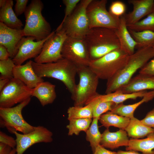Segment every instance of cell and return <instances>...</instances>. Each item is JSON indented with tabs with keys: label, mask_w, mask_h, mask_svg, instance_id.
<instances>
[{
	"label": "cell",
	"mask_w": 154,
	"mask_h": 154,
	"mask_svg": "<svg viewBox=\"0 0 154 154\" xmlns=\"http://www.w3.org/2000/svg\"><path fill=\"white\" fill-rule=\"evenodd\" d=\"M32 66L39 77H46L58 80L62 82L71 94L74 95L76 84V76L78 67L68 60L63 58L55 62L40 64L32 61Z\"/></svg>",
	"instance_id": "6da1fadb"
},
{
	"label": "cell",
	"mask_w": 154,
	"mask_h": 154,
	"mask_svg": "<svg viewBox=\"0 0 154 154\" xmlns=\"http://www.w3.org/2000/svg\"><path fill=\"white\" fill-rule=\"evenodd\" d=\"M154 57V48L137 49L129 55L125 65L115 75L107 80L106 94L114 92L127 84L133 75Z\"/></svg>",
	"instance_id": "7a4b0ae2"
},
{
	"label": "cell",
	"mask_w": 154,
	"mask_h": 154,
	"mask_svg": "<svg viewBox=\"0 0 154 154\" xmlns=\"http://www.w3.org/2000/svg\"><path fill=\"white\" fill-rule=\"evenodd\" d=\"M91 61L98 59L114 50L120 48L115 30L96 27L90 29L84 38Z\"/></svg>",
	"instance_id": "3957f363"
},
{
	"label": "cell",
	"mask_w": 154,
	"mask_h": 154,
	"mask_svg": "<svg viewBox=\"0 0 154 154\" xmlns=\"http://www.w3.org/2000/svg\"><path fill=\"white\" fill-rule=\"evenodd\" d=\"M43 4L40 0H32L24 13L26 22L23 29L24 36L34 37L37 41L47 38L51 33L49 23L43 17Z\"/></svg>",
	"instance_id": "277c9868"
},
{
	"label": "cell",
	"mask_w": 154,
	"mask_h": 154,
	"mask_svg": "<svg viewBox=\"0 0 154 154\" xmlns=\"http://www.w3.org/2000/svg\"><path fill=\"white\" fill-rule=\"evenodd\" d=\"M129 56L120 48L98 59L91 61L88 66L99 79L107 80L125 65Z\"/></svg>",
	"instance_id": "5b68a950"
},
{
	"label": "cell",
	"mask_w": 154,
	"mask_h": 154,
	"mask_svg": "<svg viewBox=\"0 0 154 154\" xmlns=\"http://www.w3.org/2000/svg\"><path fill=\"white\" fill-rule=\"evenodd\" d=\"M91 1L80 0L72 14L59 25L56 31L62 28L67 36L84 39L90 29L86 10Z\"/></svg>",
	"instance_id": "8992f818"
},
{
	"label": "cell",
	"mask_w": 154,
	"mask_h": 154,
	"mask_svg": "<svg viewBox=\"0 0 154 154\" xmlns=\"http://www.w3.org/2000/svg\"><path fill=\"white\" fill-rule=\"evenodd\" d=\"M31 98L10 108H0V126L5 128L10 133L19 132L26 134L33 131L35 128L27 122L22 114L23 109L30 103Z\"/></svg>",
	"instance_id": "52a82bcc"
},
{
	"label": "cell",
	"mask_w": 154,
	"mask_h": 154,
	"mask_svg": "<svg viewBox=\"0 0 154 154\" xmlns=\"http://www.w3.org/2000/svg\"><path fill=\"white\" fill-rule=\"evenodd\" d=\"M77 67L79 81L76 84L74 95L72 98L74 106L82 107L98 94L96 90L99 79L89 66Z\"/></svg>",
	"instance_id": "ba28073f"
},
{
	"label": "cell",
	"mask_w": 154,
	"mask_h": 154,
	"mask_svg": "<svg viewBox=\"0 0 154 154\" xmlns=\"http://www.w3.org/2000/svg\"><path fill=\"white\" fill-rule=\"evenodd\" d=\"M107 0H92L87 7L86 13L90 29L105 28L114 30L118 27L120 18L112 16L106 8Z\"/></svg>",
	"instance_id": "9c48e42d"
},
{
	"label": "cell",
	"mask_w": 154,
	"mask_h": 154,
	"mask_svg": "<svg viewBox=\"0 0 154 154\" xmlns=\"http://www.w3.org/2000/svg\"><path fill=\"white\" fill-rule=\"evenodd\" d=\"M0 92V108H7L31 98L33 89L13 77Z\"/></svg>",
	"instance_id": "30bf717a"
},
{
	"label": "cell",
	"mask_w": 154,
	"mask_h": 154,
	"mask_svg": "<svg viewBox=\"0 0 154 154\" xmlns=\"http://www.w3.org/2000/svg\"><path fill=\"white\" fill-rule=\"evenodd\" d=\"M62 58L77 67L88 66L91 61L87 45L84 39L67 37L63 44Z\"/></svg>",
	"instance_id": "8fae6325"
},
{
	"label": "cell",
	"mask_w": 154,
	"mask_h": 154,
	"mask_svg": "<svg viewBox=\"0 0 154 154\" xmlns=\"http://www.w3.org/2000/svg\"><path fill=\"white\" fill-rule=\"evenodd\" d=\"M67 37L63 28L55 31L45 42L40 52L34 58V61L38 63H46L55 62L62 58V48Z\"/></svg>",
	"instance_id": "7c38bea8"
},
{
	"label": "cell",
	"mask_w": 154,
	"mask_h": 154,
	"mask_svg": "<svg viewBox=\"0 0 154 154\" xmlns=\"http://www.w3.org/2000/svg\"><path fill=\"white\" fill-rule=\"evenodd\" d=\"M17 142V154H23L32 145L38 143L51 142L53 133L46 128L41 125L35 126L32 131L26 134L15 132Z\"/></svg>",
	"instance_id": "4fadbf2b"
},
{
	"label": "cell",
	"mask_w": 154,
	"mask_h": 154,
	"mask_svg": "<svg viewBox=\"0 0 154 154\" xmlns=\"http://www.w3.org/2000/svg\"><path fill=\"white\" fill-rule=\"evenodd\" d=\"M55 32H52L46 38L37 41H34L35 39L32 37H23L17 44V53L12 59L15 64L22 65L28 59L36 57L40 52L45 42Z\"/></svg>",
	"instance_id": "5bb4252c"
},
{
	"label": "cell",
	"mask_w": 154,
	"mask_h": 154,
	"mask_svg": "<svg viewBox=\"0 0 154 154\" xmlns=\"http://www.w3.org/2000/svg\"><path fill=\"white\" fill-rule=\"evenodd\" d=\"M24 36L23 29H12L0 22V45L6 48L11 58L17 53V44Z\"/></svg>",
	"instance_id": "9a60e30c"
},
{
	"label": "cell",
	"mask_w": 154,
	"mask_h": 154,
	"mask_svg": "<svg viewBox=\"0 0 154 154\" xmlns=\"http://www.w3.org/2000/svg\"><path fill=\"white\" fill-rule=\"evenodd\" d=\"M32 61L30 60L24 64L15 65L13 70V77L20 80L31 89L34 88L44 81L35 73L32 66Z\"/></svg>",
	"instance_id": "2e32d148"
},
{
	"label": "cell",
	"mask_w": 154,
	"mask_h": 154,
	"mask_svg": "<svg viewBox=\"0 0 154 154\" xmlns=\"http://www.w3.org/2000/svg\"><path fill=\"white\" fill-rule=\"evenodd\" d=\"M153 0H129L128 3L133 6V10L123 15L127 25L135 23L152 12Z\"/></svg>",
	"instance_id": "e0dca14e"
},
{
	"label": "cell",
	"mask_w": 154,
	"mask_h": 154,
	"mask_svg": "<svg viewBox=\"0 0 154 154\" xmlns=\"http://www.w3.org/2000/svg\"><path fill=\"white\" fill-rule=\"evenodd\" d=\"M147 90H154V76L139 74L117 90L123 93H131Z\"/></svg>",
	"instance_id": "ac0fdd59"
},
{
	"label": "cell",
	"mask_w": 154,
	"mask_h": 154,
	"mask_svg": "<svg viewBox=\"0 0 154 154\" xmlns=\"http://www.w3.org/2000/svg\"><path fill=\"white\" fill-rule=\"evenodd\" d=\"M126 131L122 129L115 132H110L107 128L102 134L100 145L111 149L121 146H127L129 141Z\"/></svg>",
	"instance_id": "d6986e66"
},
{
	"label": "cell",
	"mask_w": 154,
	"mask_h": 154,
	"mask_svg": "<svg viewBox=\"0 0 154 154\" xmlns=\"http://www.w3.org/2000/svg\"><path fill=\"white\" fill-rule=\"evenodd\" d=\"M115 31L119 41L120 48L129 55L133 54L137 43L129 32L123 15L120 17L118 27Z\"/></svg>",
	"instance_id": "ffe728a7"
},
{
	"label": "cell",
	"mask_w": 154,
	"mask_h": 154,
	"mask_svg": "<svg viewBox=\"0 0 154 154\" xmlns=\"http://www.w3.org/2000/svg\"><path fill=\"white\" fill-rule=\"evenodd\" d=\"M55 85L43 82L33 89L32 96L36 97L42 106L52 103L56 97Z\"/></svg>",
	"instance_id": "44dd1931"
},
{
	"label": "cell",
	"mask_w": 154,
	"mask_h": 154,
	"mask_svg": "<svg viewBox=\"0 0 154 154\" xmlns=\"http://www.w3.org/2000/svg\"><path fill=\"white\" fill-rule=\"evenodd\" d=\"M13 0H7L5 5L0 8V22L12 29H22L23 24L13 9Z\"/></svg>",
	"instance_id": "7402d4cb"
},
{
	"label": "cell",
	"mask_w": 154,
	"mask_h": 154,
	"mask_svg": "<svg viewBox=\"0 0 154 154\" xmlns=\"http://www.w3.org/2000/svg\"><path fill=\"white\" fill-rule=\"evenodd\" d=\"M154 98V90L147 92L142 99L136 103L129 105L121 103L116 105L110 112L119 116L131 119L134 117V113L135 110L140 105L147 102Z\"/></svg>",
	"instance_id": "603a6c76"
},
{
	"label": "cell",
	"mask_w": 154,
	"mask_h": 154,
	"mask_svg": "<svg viewBox=\"0 0 154 154\" xmlns=\"http://www.w3.org/2000/svg\"><path fill=\"white\" fill-rule=\"evenodd\" d=\"M125 149L140 151L142 154H154V133L149 134L144 139L129 140Z\"/></svg>",
	"instance_id": "cb8c5ba5"
},
{
	"label": "cell",
	"mask_w": 154,
	"mask_h": 154,
	"mask_svg": "<svg viewBox=\"0 0 154 154\" xmlns=\"http://www.w3.org/2000/svg\"><path fill=\"white\" fill-rule=\"evenodd\" d=\"M125 130L128 135L134 139H138L154 133V129L148 127L140 120L134 117L130 119V122Z\"/></svg>",
	"instance_id": "d4e9b609"
},
{
	"label": "cell",
	"mask_w": 154,
	"mask_h": 154,
	"mask_svg": "<svg viewBox=\"0 0 154 154\" xmlns=\"http://www.w3.org/2000/svg\"><path fill=\"white\" fill-rule=\"evenodd\" d=\"M147 92V91H144L131 93H123L117 90L105 95L99 94L98 97L102 101L112 102L117 105L128 99L135 100L138 98H142Z\"/></svg>",
	"instance_id": "484cf974"
},
{
	"label": "cell",
	"mask_w": 154,
	"mask_h": 154,
	"mask_svg": "<svg viewBox=\"0 0 154 154\" xmlns=\"http://www.w3.org/2000/svg\"><path fill=\"white\" fill-rule=\"evenodd\" d=\"M99 120L102 125L107 128L113 126L125 130L129 123L130 118L109 111L102 115Z\"/></svg>",
	"instance_id": "4316f807"
},
{
	"label": "cell",
	"mask_w": 154,
	"mask_h": 154,
	"mask_svg": "<svg viewBox=\"0 0 154 154\" xmlns=\"http://www.w3.org/2000/svg\"><path fill=\"white\" fill-rule=\"evenodd\" d=\"M132 38L137 43L136 48L153 47L154 46V32L145 30L135 31L128 29Z\"/></svg>",
	"instance_id": "83f0119b"
},
{
	"label": "cell",
	"mask_w": 154,
	"mask_h": 154,
	"mask_svg": "<svg viewBox=\"0 0 154 154\" xmlns=\"http://www.w3.org/2000/svg\"><path fill=\"white\" fill-rule=\"evenodd\" d=\"M98 94L89 100L85 105L89 104L91 105L93 118H99L102 115L111 111L117 105L112 102L101 101L98 97Z\"/></svg>",
	"instance_id": "f1b7e54d"
},
{
	"label": "cell",
	"mask_w": 154,
	"mask_h": 154,
	"mask_svg": "<svg viewBox=\"0 0 154 154\" xmlns=\"http://www.w3.org/2000/svg\"><path fill=\"white\" fill-rule=\"evenodd\" d=\"M98 117L93 118L91 124L86 133V139L89 142L93 153L97 147L100 145L102 134L98 124Z\"/></svg>",
	"instance_id": "f546056e"
},
{
	"label": "cell",
	"mask_w": 154,
	"mask_h": 154,
	"mask_svg": "<svg viewBox=\"0 0 154 154\" xmlns=\"http://www.w3.org/2000/svg\"><path fill=\"white\" fill-rule=\"evenodd\" d=\"M92 118H85L71 119L66 127L68 129V135H79L81 131L85 132L88 129L92 121Z\"/></svg>",
	"instance_id": "4dcf8cb0"
},
{
	"label": "cell",
	"mask_w": 154,
	"mask_h": 154,
	"mask_svg": "<svg viewBox=\"0 0 154 154\" xmlns=\"http://www.w3.org/2000/svg\"><path fill=\"white\" fill-rule=\"evenodd\" d=\"M68 119L93 118L92 108L89 104L84 106L79 107L74 106L69 108L67 110Z\"/></svg>",
	"instance_id": "1f68e13d"
},
{
	"label": "cell",
	"mask_w": 154,
	"mask_h": 154,
	"mask_svg": "<svg viewBox=\"0 0 154 154\" xmlns=\"http://www.w3.org/2000/svg\"><path fill=\"white\" fill-rule=\"evenodd\" d=\"M127 26L128 29L135 31L148 30L154 32V13H151L143 19Z\"/></svg>",
	"instance_id": "d6a6232c"
},
{
	"label": "cell",
	"mask_w": 154,
	"mask_h": 154,
	"mask_svg": "<svg viewBox=\"0 0 154 154\" xmlns=\"http://www.w3.org/2000/svg\"><path fill=\"white\" fill-rule=\"evenodd\" d=\"M15 65L12 59L10 58L6 60H0V79L13 78V70Z\"/></svg>",
	"instance_id": "836d02e7"
},
{
	"label": "cell",
	"mask_w": 154,
	"mask_h": 154,
	"mask_svg": "<svg viewBox=\"0 0 154 154\" xmlns=\"http://www.w3.org/2000/svg\"><path fill=\"white\" fill-rule=\"evenodd\" d=\"M126 9V5L124 3L116 1L112 2L108 11L114 17L119 19L125 15Z\"/></svg>",
	"instance_id": "e575fe53"
},
{
	"label": "cell",
	"mask_w": 154,
	"mask_h": 154,
	"mask_svg": "<svg viewBox=\"0 0 154 154\" xmlns=\"http://www.w3.org/2000/svg\"><path fill=\"white\" fill-rule=\"evenodd\" d=\"M80 0H63L62 2L65 6L64 18L60 24H62L69 16L75 9Z\"/></svg>",
	"instance_id": "d590c367"
},
{
	"label": "cell",
	"mask_w": 154,
	"mask_h": 154,
	"mask_svg": "<svg viewBox=\"0 0 154 154\" xmlns=\"http://www.w3.org/2000/svg\"><path fill=\"white\" fill-rule=\"evenodd\" d=\"M0 143L7 145L12 149L15 148L17 145L16 139L1 131H0Z\"/></svg>",
	"instance_id": "8d00e7d4"
},
{
	"label": "cell",
	"mask_w": 154,
	"mask_h": 154,
	"mask_svg": "<svg viewBox=\"0 0 154 154\" xmlns=\"http://www.w3.org/2000/svg\"><path fill=\"white\" fill-rule=\"evenodd\" d=\"M139 74L154 76V57L140 70Z\"/></svg>",
	"instance_id": "74e56055"
},
{
	"label": "cell",
	"mask_w": 154,
	"mask_h": 154,
	"mask_svg": "<svg viewBox=\"0 0 154 154\" xmlns=\"http://www.w3.org/2000/svg\"><path fill=\"white\" fill-rule=\"evenodd\" d=\"M28 0H16L14 12L17 16H18L24 13L27 7Z\"/></svg>",
	"instance_id": "f35d334b"
},
{
	"label": "cell",
	"mask_w": 154,
	"mask_h": 154,
	"mask_svg": "<svg viewBox=\"0 0 154 154\" xmlns=\"http://www.w3.org/2000/svg\"><path fill=\"white\" fill-rule=\"evenodd\" d=\"M141 121L145 126L154 129V108L149 112Z\"/></svg>",
	"instance_id": "ab89813d"
},
{
	"label": "cell",
	"mask_w": 154,
	"mask_h": 154,
	"mask_svg": "<svg viewBox=\"0 0 154 154\" xmlns=\"http://www.w3.org/2000/svg\"><path fill=\"white\" fill-rule=\"evenodd\" d=\"M93 154H116L115 152L106 149L100 145L96 148Z\"/></svg>",
	"instance_id": "60d3db41"
},
{
	"label": "cell",
	"mask_w": 154,
	"mask_h": 154,
	"mask_svg": "<svg viewBox=\"0 0 154 154\" xmlns=\"http://www.w3.org/2000/svg\"><path fill=\"white\" fill-rule=\"evenodd\" d=\"M10 57V54L6 48L0 45V60H6Z\"/></svg>",
	"instance_id": "b9f144b4"
},
{
	"label": "cell",
	"mask_w": 154,
	"mask_h": 154,
	"mask_svg": "<svg viewBox=\"0 0 154 154\" xmlns=\"http://www.w3.org/2000/svg\"><path fill=\"white\" fill-rule=\"evenodd\" d=\"M13 149L9 146L0 143V154H10Z\"/></svg>",
	"instance_id": "7bdbcfd3"
},
{
	"label": "cell",
	"mask_w": 154,
	"mask_h": 154,
	"mask_svg": "<svg viewBox=\"0 0 154 154\" xmlns=\"http://www.w3.org/2000/svg\"><path fill=\"white\" fill-rule=\"evenodd\" d=\"M115 153L116 154H141L138 153L136 151L133 150H130L125 151L119 150L116 152H115Z\"/></svg>",
	"instance_id": "ee69618b"
},
{
	"label": "cell",
	"mask_w": 154,
	"mask_h": 154,
	"mask_svg": "<svg viewBox=\"0 0 154 154\" xmlns=\"http://www.w3.org/2000/svg\"><path fill=\"white\" fill-rule=\"evenodd\" d=\"M10 80L8 79H0V92L7 84Z\"/></svg>",
	"instance_id": "f6af8a7d"
},
{
	"label": "cell",
	"mask_w": 154,
	"mask_h": 154,
	"mask_svg": "<svg viewBox=\"0 0 154 154\" xmlns=\"http://www.w3.org/2000/svg\"><path fill=\"white\" fill-rule=\"evenodd\" d=\"M7 0H0V7L1 8L4 6L7 2Z\"/></svg>",
	"instance_id": "bcb514c9"
},
{
	"label": "cell",
	"mask_w": 154,
	"mask_h": 154,
	"mask_svg": "<svg viewBox=\"0 0 154 154\" xmlns=\"http://www.w3.org/2000/svg\"><path fill=\"white\" fill-rule=\"evenodd\" d=\"M10 154H17L16 148L13 149Z\"/></svg>",
	"instance_id": "7dc6e473"
},
{
	"label": "cell",
	"mask_w": 154,
	"mask_h": 154,
	"mask_svg": "<svg viewBox=\"0 0 154 154\" xmlns=\"http://www.w3.org/2000/svg\"><path fill=\"white\" fill-rule=\"evenodd\" d=\"M152 13H154V1L153 7H152Z\"/></svg>",
	"instance_id": "c3c4849f"
},
{
	"label": "cell",
	"mask_w": 154,
	"mask_h": 154,
	"mask_svg": "<svg viewBox=\"0 0 154 154\" xmlns=\"http://www.w3.org/2000/svg\"><path fill=\"white\" fill-rule=\"evenodd\" d=\"M153 47H154V46H153Z\"/></svg>",
	"instance_id": "681fc988"
}]
</instances>
